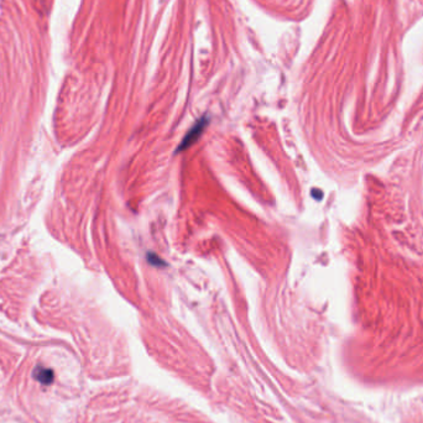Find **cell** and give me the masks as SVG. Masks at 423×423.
Wrapping results in <instances>:
<instances>
[{"instance_id":"cell-2","label":"cell","mask_w":423,"mask_h":423,"mask_svg":"<svg viewBox=\"0 0 423 423\" xmlns=\"http://www.w3.org/2000/svg\"><path fill=\"white\" fill-rule=\"evenodd\" d=\"M32 376L36 381L42 385H50L53 381V371L42 365H38L32 371Z\"/></svg>"},{"instance_id":"cell-3","label":"cell","mask_w":423,"mask_h":423,"mask_svg":"<svg viewBox=\"0 0 423 423\" xmlns=\"http://www.w3.org/2000/svg\"><path fill=\"white\" fill-rule=\"evenodd\" d=\"M147 261H149V264H151L152 266H156V268H162V266L166 265L165 264V261L161 259L158 255H156L155 252H147Z\"/></svg>"},{"instance_id":"cell-1","label":"cell","mask_w":423,"mask_h":423,"mask_svg":"<svg viewBox=\"0 0 423 423\" xmlns=\"http://www.w3.org/2000/svg\"><path fill=\"white\" fill-rule=\"evenodd\" d=\"M208 123H209L208 116H202L200 120L196 121L194 125H193L191 129L188 130V133L184 135L182 141H181L180 146L177 147V152L186 151V150L189 149V147H191L193 144L197 143L198 139L202 136L203 132L206 130V127H207V125H208Z\"/></svg>"}]
</instances>
